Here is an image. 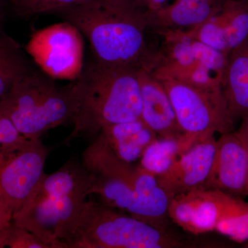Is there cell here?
I'll return each instance as SVG.
<instances>
[{"mask_svg": "<svg viewBox=\"0 0 248 248\" xmlns=\"http://www.w3.org/2000/svg\"><path fill=\"white\" fill-rule=\"evenodd\" d=\"M58 14L89 40L98 63L151 73L162 63V51L147 40L149 11L134 0H90Z\"/></svg>", "mask_w": 248, "mask_h": 248, "instance_id": "1", "label": "cell"}, {"mask_svg": "<svg viewBox=\"0 0 248 248\" xmlns=\"http://www.w3.org/2000/svg\"><path fill=\"white\" fill-rule=\"evenodd\" d=\"M139 70L94 61L71 83L73 130L63 143L75 139L94 140L109 125L141 117Z\"/></svg>", "mask_w": 248, "mask_h": 248, "instance_id": "2", "label": "cell"}, {"mask_svg": "<svg viewBox=\"0 0 248 248\" xmlns=\"http://www.w3.org/2000/svg\"><path fill=\"white\" fill-rule=\"evenodd\" d=\"M66 245L67 248H174L185 243L167 229L86 200Z\"/></svg>", "mask_w": 248, "mask_h": 248, "instance_id": "3", "label": "cell"}, {"mask_svg": "<svg viewBox=\"0 0 248 248\" xmlns=\"http://www.w3.org/2000/svg\"><path fill=\"white\" fill-rule=\"evenodd\" d=\"M73 112L71 84L59 86L32 69L0 101V114L29 140H38L49 130L71 122Z\"/></svg>", "mask_w": 248, "mask_h": 248, "instance_id": "4", "label": "cell"}, {"mask_svg": "<svg viewBox=\"0 0 248 248\" xmlns=\"http://www.w3.org/2000/svg\"><path fill=\"white\" fill-rule=\"evenodd\" d=\"M174 107L178 124L190 146L215 134L234 131L223 89H205L180 80H159Z\"/></svg>", "mask_w": 248, "mask_h": 248, "instance_id": "5", "label": "cell"}, {"mask_svg": "<svg viewBox=\"0 0 248 248\" xmlns=\"http://www.w3.org/2000/svg\"><path fill=\"white\" fill-rule=\"evenodd\" d=\"M26 51L52 79L75 80L84 68V44L79 29L64 21L35 31Z\"/></svg>", "mask_w": 248, "mask_h": 248, "instance_id": "6", "label": "cell"}, {"mask_svg": "<svg viewBox=\"0 0 248 248\" xmlns=\"http://www.w3.org/2000/svg\"><path fill=\"white\" fill-rule=\"evenodd\" d=\"M50 149L38 140L0 155V205L11 215L20 210L35 193L45 175Z\"/></svg>", "mask_w": 248, "mask_h": 248, "instance_id": "7", "label": "cell"}, {"mask_svg": "<svg viewBox=\"0 0 248 248\" xmlns=\"http://www.w3.org/2000/svg\"><path fill=\"white\" fill-rule=\"evenodd\" d=\"M86 199L43 197L34 194L12 220L48 248H67L66 241Z\"/></svg>", "mask_w": 248, "mask_h": 248, "instance_id": "8", "label": "cell"}, {"mask_svg": "<svg viewBox=\"0 0 248 248\" xmlns=\"http://www.w3.org/2000/svg\"><path fill=\"white\" fill-rule=\"evenodd\" d=\"M242 198L215 190L192 191L172 197L170 218L184 231L194 234L215 231L218 222L247 205Z\"/></svg>", "mask_w": 248, "mask_h": 248, "instance_id": "9", "label": "cell"}, {"mask_svg": "<svg viewBox=\"0 0 248 248\" xmlns=\"http://www.w3.org/2000/svg\"><path fill=\"white\" fill-rule=\"evenodd\" d=\"M215 136L197 141L184 152L172 168L157 177L171 198L192 191L205 190L216 156Z\"/></svg>", "mask_w": 248, "mask_h": 248, "instance_id": "10", "label": "cell"}, {"mask_svg": "<svg viewBox=\"0 0 248 248\" xmlns=\"http://www.w3.org/2000/svg\"><path fill=\"white\" fill-rule=\"evenodd\" d=\"M248 179V148L234 131L221 135L217 140L215 164L205 190L245 197Z\"/></svg>", "mask_w": 248, "mask_h": 248, "instance_id": "11", "label": "cell"}, {"mask_svg": "<svg viewBox=\"0 0 248 248\" xmlns=\"http://www.w3.org/2000/svg\"><path fill=\"white\" fill-rule=\"evenodd\" d=\"M141 97L140 118L161 138H182L174 107L164 84L151 72L139 70Z\"/></svg>", "mask_w": 248, "mask_h": 248, "instance_id": "12", "label": "cell"}, {"mask_svg": "<svg viewBox=\"0 0 248 248\" xmlns=\"http://www.w3.org/2000/svg\"><path fill=\"white\" fill-rule=\"evenodd\" d=\"M227 0H175L172 4L149 11L152 29L160 31L191 29L218 14Z\"/></svg>", "mask_w": 248, "mask_h": 248, "instance_id": "13", "label": "cell"}, {"mask_svg": "<svg viewBox=\"0 0 248 248\" xmlns=\"http://www.w3.org/2000/svg\"><path fill=\"white\" fill-rule=\"evenodd\" d=\"M222 89L234 122L248 113V38L227 58Z\"/></svg>", "mask_w": 248, "mask_h": 248, "instance_id": "14", "label": "cell"}, {"mask_svg": "<svg viewBox=\"0 0 248 248\" xmlns=\"http://www.w3.org/2000/svg\"><path fill=\"white\" fill-rule=\"evenodd\" d=\"M99 135L119 159L131 164L158 138L141 118L109 125Z\"/></svg>", "mask_w": 248, "mask_h": 248, "instance_id": "15", "label": "cell"}, {"mask_svg": "<svg viewBox=\"0 0 248 248\" xmlns=\"http://www.w3.org/2000/svg\"><path fill=\"white\" fill-rule=\"evenodd\" d=\"M91 179L82 164L71 160L52 174H45L35 193L43 197H79L89 196Z\"/></svg>", "mask_w": 248, "mask_h": 248, "instance_id": "16", "label": "cell"}, {"mask_svg": "<svg viewBox=\"0 0 248 248\" xmlns=\"http://www.w3.org/2000/svg\"><path fill=\"white\" fill-rule=\"evenodd\" d=\"M190 147L184 135L182 138L159 137L147 147L139 166L155 177H161Z\"/></svg>", "mask_w": 248, "mask_h": 248, "instance_id": "17", "label": "cell"}, {"mask_svg": "<svg viewBox=\"0 0 248 248\" xmlns=\"http://www.w3.org/2000/svg\"><path fill=\"white\" fill-rule=\"evenodd\" d=\"M213 18L230 52L248 38V0H227Z\"/></svg>", "mask_w": 248, "mask_h": 248, "instance_id": "18", "label": "cell"}, {"mask_svg": "<svg viewBox=\"0 0 248 248\" xmlns=\"http://www.w3.org/2000/svg\"><path fill=\"white\" fill-rule=\"evenodd\" d=\"M31 68L16 41L0 36V101Z\"/></svg>", "mask_w": 248, "mask_h": 248, "instance_id": "19", "label": "cell"}, {"mask_svg": "<svg viewBox=\"0 0 248 248\" xmlns=\"http://www.w3.org/2000/svg\"><path fill=\"white\" fill-rule=\"evenodd\" d=\"M90 0H11L15 12L22 18L40 15L60 14Z\"/></svg>", "mask_w": 248, "mask_h": 248, "instance_id": "20", "label": "cell"}, {"mask_svg": "<svg viewBox=\"0 0 248 248\" xmlns=\"http://www.w3.org/2000/svg\"><path fill=\"white\" fill-rule=\"evenodd\" d=\"M48 248L37 236L13 220L0 229V248Z\"/></svg>", "mask_w": 248, "mask_h": 248, "instance_id": "21", "label": "cell"}, {"mask_svg": "<svg viewBox=\"0 0 248 248\" xmlns=\"http://www.w3.org/2000/svg\"><path fill=\"white\" fill-rule=\"evenodd\" d=\"M190 45L196 62L223 79L228 55L192 37Z\"/></svg>", "mask_w": 248, "mask_h": 248, "instance_id": "22", "label": "cell"}, {"mask_svg": "<svg viewBox=\"0 0 248 248\" xmlns=\"http://www.w3.org/2000/svg\"><path fill=\"white\" fill-rule=\"evenodd\" d=\"M215 231L236 242L248 241V202L242 210L218 222Z\"/></svg>", "mask_w": 248, "mask_h": 248, "instance_id": "23", "label": "cell"}, {"mask_svg": "<svg viewBox=\"0 0 248 248\" xmlns=\"http://www.w3.org/2000/svg\"><path fill=\"white\" fill-rule=\"evenodd\" d=\"M31 140L23 136L7 117L0 114V155L19 149Z\"/></svg>", "mask_w": 248, "mask_h": 248, "instance_id": "24", "label": "cell"}, {"mask_svg": "<svg viewBox=\"0 0 248 248\" xmlns=\"http://www.w3.org/2000/svg\"><path fill=\"white\" fill-rule=\"evenodd\" d=\"M241 120L240 126L238 130H234V133L248 148V113L244 115Z\"/></svg>", "mask_w": 248, "mask_h": 248, "instance_id": "25", "label": "cell"}, {"mask_svg": "<svg viewBox=\"0 0 248 248\" xmlns=\"http://www.w3.org/2000/svg\"><path fill=\"white\" fill-rule=\"evenodd\" d=\"M13 215L0 205V222L8 223L12 220Z\"/></svg>", "mask_w": 248, "mask_h": 248, "instance_id": "26", "label": "cell"}, {"mask_svg": "<svg viewBox=\"0 0 248 248\" xmlns=\"http://www.w3.org/2000/svg\"><path fill=\"white\" fill-rule=\"evenodd\" d=\"M3 7V1L2 0H0V16H1V11H2Z\"/></svg>", "mask_w": 248, "mask_h": 248, "instance_id": "27", "label": "cell"}, {"mask_svg": "<svg viewBox=\"0 0 248 248\" xmlns=\"http://www.w3.org/2000/svg\"><path fill=\"white\" fill-rule=\"evenodd\" d=\"M11 221H10V222H11ZM10 222H9V223H10ZM8 223H1V222H0V229H1V228H2L3 227L6 226V225H7Z\"/></svg>", "mask_w": 248, "mask_h": 248, "instance_id": "28", "label": "cell"}, {"mask_svg": "<svg viewBox=\"0 0 248 248\" xmlns=\"http://www.w3.org/2000/svg\"><path fill=\"white\" fill-rule=\"evenodd\" d=\"M247 196H248V184H247Z\"/></svg>", "mask_w": 248, "mask_h": 248, "instance_id": "29", "label": "cell"}]
</instances>
